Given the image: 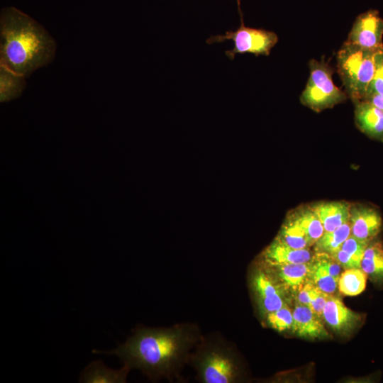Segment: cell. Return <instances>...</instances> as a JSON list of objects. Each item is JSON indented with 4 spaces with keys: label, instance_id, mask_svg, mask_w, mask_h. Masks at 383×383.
I'll return each instance as SVG.
<instances>
[{
    "label": "cell",
    "instance_id": "cell-25",
    "mask_svg": "<svg viewBox=\"0 0 383 383\" xmlns=\"http://www.w3.org/2000/svg\"><path fill=\"white\" fill-rule=\"evenodd\" d=\"M369 243L359 240L350 235L343 243L340 249L361 268V261Z\"/></svg>",
    "mask_w": 383,
    "mask_h": 383
},
{
    "label": "cell",
    "instance_id": "cell-5",
    "mask_svg": "<svg viewBox=\"0 0 383 383\" xmlns=\"http://www.w3.org/2000/svg\"><path fill=\"white\" fill-rule=\"evenodd\" d=\"M309 67V77L300 96V101L304 106L320 112L347 99V94L333 83V70L328 62L312 59Z\"/></svg>",
    "mask_w": 383,
    "mask_h": 383
},
{
    "label": "cell",
    "instance_id": "cell-21",
    "mask_svg": "<svg viewBox=\"0 0 383 383\" xmlns=\"http://www.w3.org/2000/svg\"><path fill=\"white\" fill-rule=\"evenodd\" d=\"M367 274L361 268L345 270L340 275L338 289L346 296H357L366 287Z\"/></svg>",
    "mask_w": 383,
    "mask_h": 383
},
{
    "label": "cell",
    "instance_id": "cell-29",
    "mask_svg": "<svg viewBox=\"0 0 383 383\" xmlns=\"http://www.w3.org/2000/svg\"><path fill=\"white\" fill-rule=\"evenodd\" d=\"M363 100H366L383 111V96L376 93H368Z\"/></svg>",
    "mask_w": 383,
    "mask_h": 383
},
{
    "label": "cell",
    "instance_id": "cell-24",
    "mask_svg": "<svg viewBox=\"0 0 383 383\" xmlns=\"http://www.w3.org/2000/svg\"><path fill=\"white\" fill-rule=\"evenodd\" d=\"M270 328L282 333L291 330L293 325V311L288 304L268 313L263 319Z\"/></svg>",
    "mask_w": 383,
    "mask_h": 383
},
{
    "label": "cell",
    "instance_id": "cell-11",
    "mask_svg": "<svg viewBox=\"0 0 383 383\" xmlns=\"http://www.w3.org/2000/svg\"><path fill=\"white\" fill-rule=\"evenodd\" d=\"M323 318L309 306L296 303L293 310L292 331L298 336L309 339L328 337Z\"/></svg>",
    "mask_w": 383,
    "mask_h": 383
},
{
    "label": "cell",
    "instance_id": "cell-14",
    "mask_svg": "<svg viewBox=\"0 0 383 383\" xmlns=\"http://www.w3.org/2000/svg\"><path fill=\"white\" fill-rule=\"evenodd\" d=\"M262 263L272 271L287 292H296L308 281L311 268V261L281 265Z\"/></svg>",
    "mask_w": 383,
    "mask_h": 383
},
{
    "label": "cell",
    "instance_id": "cell-4",
    "mask_svg": "<svg viewBox=\"0 0 383 383\" xmlns=\"http://www.w3.org/2000/svg\"><path fill=\"white\" fill-rule=\"evenodd\" d=\"M378 52L346 41L336 55L337 72L345 93L353 102L363 100L374 77Z\"/></svg>",
    "mask_w": 383,
    "mask_h": 383
},
{
    "label": "cell",
    "instance_id": "cell-1",
    "mask_svg": "<svg viewBox=\"0 0 383 383\" xmlns=\"http://www.w3.org/2000/svg\"><path fill=\"white\" fill-rule=\"evenodd\" d=\"M126 342L111 351L93 353L115 355L123 365L137 369L155 382L166 379L184 382L182 372L203 336L194 323H177L170 327H147L138 324Z\"/></svg>",
    "mask_w": 383,
    "mask_h": 383
},
{
    "label": "cell",
    "instance_id": "cell-2",
    "mask_svg": "<svg viewBox=\"0 0 383 383\" xmlns=\"http://www.w3.org/2000/svg\"><path fill=\"white\" fill-rule=\"evenodd\" d=\"M56 43L34 19L15 7L4 8L0 16V65L26 77L48 65Z\"/></svg>",
    "mask_w": 383,
    "mask_h": 383
},
{
    "label": "cell",
    "instance_id": "cell-27",
    "mask_svg": "<svg viewBox=\"0 0 383 383\" xmlns=\"http://www.w3.org/2000/svg\"><path fill=\"white\" fill-rule=\"evenodd\" d=\"M376 69L367 93H376L383 96V51L376 55ZM367 95V94H366Z\"/></svg>",
    "mask_w": 383,
    "mask_h": 383
},
{
    "label": "cell",
    "instance_id": "cell-23",
    "mask_svg": "<svg viewBox=\"0 0 383 383\" xmlns=\"http://www.w3.org/2000/svg\"><path fill=\"white\" fill-rule=\"evenodd\" d=\"M308 280L328 294H333L338 288V279L331 275L313 260H311V268Z\"/></svg>",
    "mask_w": 383,
    "mask_h": 383
},
{
    "label": "cell",
    "instance_id": "cell-10",
    "mask_svg": "<svg viewBox=\"0 0 383 383\" xmlns=\"http://www.w3.org/2000/svg\"><path fill=\"white\" fill-rule=\"evenodd\" d=\"M350 223L352 235L359 240L370 242L380 233L382 219L376 209L355 204L351 205Z\"/></svg>",
    "mask_w": 383,
    "mask_h": 383
},
{
    "label": "cell",
    "instance_id": "cell-3",
    "mask_svg": "<svg viewBox=\"0 0 383 383\" xmlns=\"http://www.w3.org/2000/svg\"><path fill=\"white\" fill-rule=\"evenodd\" d=\"M188 365L200 383H237L245 375L235 347L219 333L203 335L190 353Z\"/></svg>",
    "mask_w": 383,
    "mask_h": 383
},
{
    "label": "cell",
    "instance_id": "cell-8",
    "mask_svg": "<svg viewBox=\"0 0 383 383\" xmlns=\"http://www.w3.org/2000/svg\"><path fill=\"white\" fill-rule=\"evenodd\" d=\"M383 18L378 11L368 10L355 20L345 40L361 48L383 51Z\"/></svg>",
    "mask_w": 383,
    "mask_h": 383
},
{
    "label": "cell",
    "instance_id": "cell-18",
    "mask_svg": "<svg viewBox=\"0 0 383 383\" xmlns=\"http://www.w3.org/2000/svg\"><path fill=\"white\" fill-rule=\"evenodd\" d=\"M361 269L374 282H383V245L379 241H370L361 261Z\"/></svg>",
    "mask_w": 383,
    "mask_h": 383
},
{
    "label": "cell",
    "instance_id": "cell-22",
    "mask_svg": "<svg viewBox=\"0 0 383 383\" xmlns=\"http://www.w3.org/2000/svg\"><path fill=\"white\" fill-rule=\"evenodd\" d=\"M275 239L295 249L311 247L306 235L290 214L283 223Z\"/></svg>",
    "mask_w": 383,
    "mask_h": 383
},
{
    "label": "cell",
    "instance_id": "cell-26",
    "mask_svg": "<svg viewBox=\"0 0 383 383\" xmlns=\"http://www.w3.org/2000/svg\"><path fill=\"white\" fill-rule=\"evenodd\" d=\"M328 296V294L321 291L311 282L309 289V307L321 318H323V311Z\"/></svg>",
    "mask_w": 383,
    "mask_h": 383
},
{
    "label": "cell",
    "instance_id": "cell-6",
    "mask_svg": "<svg viewBox=\"0 0 383 383\" xmlns=\"http://www.w3.org/2000/svg\"><path fill=\"white\" fill-rule=\"evenodd\" d=\"M238 8L240 13L239 28L235 30H228L224 35L211 36L206 40V43L213 44L231 40L233 48L225 52V55L231 60H234L237 54L251 53L255 56H268L278 42L277 35L273 31L245 26L239 3Z\"/></svg>",
    "mask_w": 383,
    "mask_h": 383
},
{
    "label": "cell",
    "instance_id": "cell-19",
    "mask_svg": "<svg viewBox=\"0 0 383 383\" xmlns=\"http://www.w3.org/2000/svg\"><path fill=\"white\" fill-rule=\"evenodd\" d=\"M26 77L0 65V101L8 102L18 98L26 86Z\"/></svg>",
    "mask_w": 383,
    "mask_h": 383
},
{
    "label": "cell",
    "instance_id": "cell-20",
    "mask_svg": "<svg viewBox=\"0 0 383 383\" xmlns=\"http://www.w3.org/2000/svg\"><path fill=\"white\" fill-rule=\"evenodd\" d=\"M350 235L351 228L349 221L333 231L324 233L314 243V252L332 255L340 249Z\"/></svg>",
    "mask_w": 383,
    "mask_h": 383
},
{
    "label": "cell",
    "instance_id": "cell-17",
    "mask_svg": "<svg viewBox=\"0 0 383 383\" xmlns=\"http://www.w3.org/2000/svg\"><path fill=\"white\" fill-rule=\"evenodd\" d=\"M290 215L306 235L311 246L324 233L323 226L311 206L298 208Z\"/></svg>",
    "mask_w": 383,
    "mask_h": 383
},
{
    "label": "cell",
    "instance_id": "cell-7",
    "mask_svg": "<svg viewBox=\"0 0 383 383\" xmlns=\"http://www.w3.org/2000/svg\"><path fill=\"white\" fill-rule=\"evenodd\" d=\"M249 286L262 319L287 304V290L264 263L251 271Z\"/></svg>",
    "mask_w": 383,
    "mask_h": 383
},
{
    "label": "cell",
    "instance_id": "cell-12",
    "mask_svg": "<svg viewBox=\"0 0 383 383\" xmlns=\"http://www.w3.org/2000/svg\"><path fill=\"white\" fill-rule=\"evenodd\" d=\"M354 104L357 127L368 137L383 141V111L366 100Z\"/></svg>",
    "mask_w": 383,
    "mask_h": 383
},
{
    "label": "cell",
    "instance_id": "cell-13",
    "mask_svg": "<svg viewBox=\"0 0 383 383\" xmlns=\"http://www.w3.org/2000/svg\"><path fill=\"white\" fill-rule=\"evenodd\" d=\"M314 256L309 248L295 249L274 239L262 254V262L271 265L306 263Z\"/></svg>",
    "mask_w": 383,
    "mask_h": 383
},
{
    "label": "cell",
    "instance_id": "cell-28",
    "mask_svg": "<svg viewBox=\"0 0 383 383\" xmlns=\"http://www.w3.org/2000/svg\"><path fill=\"white\" fill-rule=\"evenodd\" d=\"M311 282L308 280L296 293V303L309 306L310 305V289Z\"/></svg>",
    "mask_w": 383,
    "mask_h": 383
},
{
    "label": "cell",
    "instance_id": "cell-16",
    "mask_svg": "<svg viewBox=\"0 0 383 383\" xmlns=\"http://www.w3.org/2000/svg\"><path fill=\"white\" fill-rule=\"evenodd\" d=\"M131 369L123 365L119 370L107 367L102 361L92 362L82 372L79 382L125 383Z\"/></svg>",
    "mask_w": 383,
    "mask_h": 383
},
{
    "label": "cell",
    "instance_id": "cell-15",
    "mask_svg": "<svg viewBox=\"0 0 383 383\" xmlns=\"http://www.w3.org/2000/svg\"><path fill=\"white\" fill-rule=\"evenodd\" d=\"M318 217L324 233L331 232L350 221L351 204L345 201H323L310 206Z\"/></svg>",
    "mask_w": 383,
    "mask_h": 383
},
{
    "label": "cell",
    "instance_id": "cell-9",
    "mask_svg": "<svg viewBox=\"0 0 383 383\" xmlns=\"http://www.w3.org/2000/svg\"><path fill=\"white\" fill-rule=\"evenodd\" d=\"M362 316L348 308L342 301L329 294L323 311V319L335 333L346 335L362 321Z\"/></svg>",
    "mask_w": 383,
    "mask_h": 383
}]
</instances>
